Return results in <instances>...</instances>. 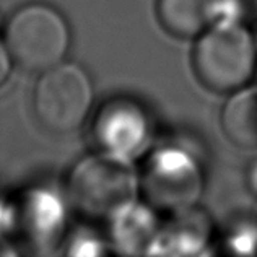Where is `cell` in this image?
<instances>
[{
  "label": "cell",
  "mask_w": 257,
  "mask_h": 257,
  "mask_svg": "<svg viewBox=\"0 0 257 257\" xmlns=\"http://www.w3.org/2000/svg\"><path fill=\"white\" fill-rule=\"evenodd\" d=\"M2 36L13 65L30 73H43L64 62L72 39L65 18L46 4L20 7L7 20Z\"/></svg>",
  "instance_id": "obj_2"
},
{
  "label": "cell",
  "mask_w": 257,
  "mask_h": 257,
  "mask_svg": "<svg viewBox=\"0 0 257 257\" xmlns=\"http://www.w3.org/2000/svg\"><path fill=\"white\" fill-rule=\"evenodd\" d=\"M223 4L234 10L239 17L257 18V0H223Z\"/></svg>",
  "instance_id": "obj_10"
},
{
  "label": "cell",
  "mask_w": 257,
  "mask_h": 257,
  "mask_svg": "<svg viewBox=\"0 0 257 257\" xmlns=\"http://www.w3.org/2000/svg\"><path fill=\"white\" fill-rule=\"evenodd\" d=\"M39 75L33 93L38 120L56 134L77 131L93 106V86L88 73L77 64L60 62Z\"/></svg>",
  "instance_id": "obj_4"
},
{
  "label": "cell",
  "mask_w": 257,
  "mask_h": 257,
  "mask_svg": "<svg viewBox=\"0 0 257 257\" xmlns=\"http://www.w3.org/2000/svg\"><path fill=\"white\" fill-rule=\"evenodd\" d=\"M12 65H13V60L9 54V49H7V46H5L4 36L0 35V86L9 80Z\"/></svg>",
  "instance_id": "obj_11"
},
{
  "label": "cell",
  "mask_w": 257,
  "mask_h": 257,
  "mask_svg": "<svg viewBox=\"0 0 257 257\" xmlns=\"http://www.w3.org/2000/svg\"><path fill=\"white\" fill-rule=\"evenodd\" d=\"M223 0H158L161 26L176 38H199L220 22Z\"/></svg>",
  "instance_id": "obj_7"
},
{
  "label": "cell",
  "mask_w": 257,
  "mask_h": 257,
  "mask_svg": "<svg viewBox=\"0 0 257 257\" xmlns=\"http://www.w3.org/2000/svg\"><path fill=\"white\" fill-rule=\"evenodd\" d=\"M139 178L128 158L101 150L73 166L69 192L80 212L96 218H111L135 202Z\"/></svg>",
  "instance_id": "obj_3"
},
{
  "label": "cell",
  "mask_w": 257,
  "mask_h": 257,
  "mask_svg": "<svg viewBox=\"0 0 257 257\" xmlns=\"http://www.w3.org/2000/svg\"><path fill=\"white\" fill-rule=\"evenodd\" d=\"M101 150L131 160L144 150L150 137V124L142 107L132 99H111L101 106L93 127Z\"/></svg>",
  "instance_id": "obj_6"
},
{
  "label": "cell",
  "mask_w": 257,
  "mask_h": 257,
  "mask_svg": "<svg viewBox=\"0 0 257 257\" xmlns=\"http://www.w3.org/2000/svg\"><path fill=\"white\" fill-rule=\"evenodd\" d=\"M139 186L148 207L184 213L200 197L202 176L192 157L186 152L168 148L148 158Z\"/></svg>",
  "instance_id": "obj_5"
},
{
  "label": "cell",
  "mask_w": 257,
  "mask_h": 257,
  "mask_svg": "<svg viewBox=\"0 0 257 257\" xmlns=\"http://www.w3.org/2000/svg\"><path fill=\"white\" fill-rule=\"evenodd\" d=\"M255 43H257V36H255Z\"/></svg>",
  "instance_id": "obj_12"
},
{
  "label": "cell",
  "mask_w": 257,
  "mask_h": 257,
  "mask_svg": "<svg viewBox=\"0 0 257 257\" xmlns=\"http://www.w3.org/2000/svg\"><path fill=\"white\" fill-rule=\"evenodd\" d=\"M192 65L205 88L231 94L257 75L255 36L242 23L220 20L197 38Z\"/></svg>",
  "instance_id": "obj_1"
},
{
  "label": "cell",
  "mask_w": 257,
  "mask_h": 257,
  "mask_svg": "<svg viewBox=\"0 0 257 257\" xmlns=\"http://www.w3.org/2000/svg\"><path fill=\"white\" fill-rule=\"evenodd\" d=\"M111 220H114L116 238L122 246H139L145 244V241L152 242V236L157 233L150 210L137 207L135 202L111 216Z\"/></svg>",
  "instance_id": "obj_9"
},
{
  "label": "cell",
  "mask_w": 257,
  "mask_h": 257,
  "mask_svg": "<svg viewBox=\"0 0 257 257\" xmlns=\"http://www.w3.org/2000/svg\"><path fill=\"white\" fill-rule=\"evenodd\" d=\"M221 125L233 144L257 148V86H244L231 93L223 107Z\"/></svg>",
  "instance_id": "obj_8"
}]
</instances>
